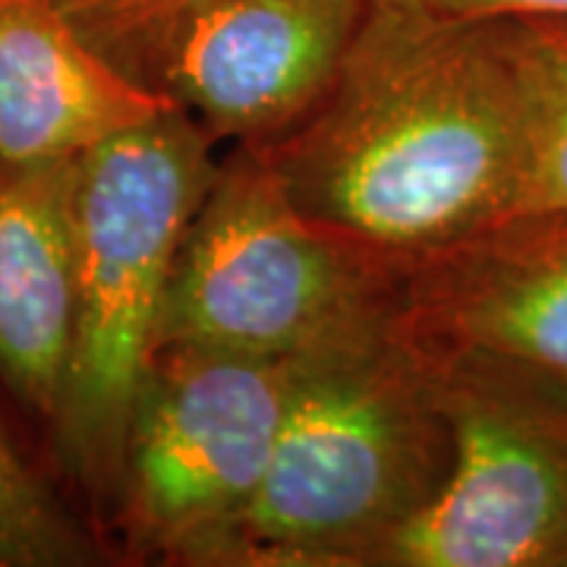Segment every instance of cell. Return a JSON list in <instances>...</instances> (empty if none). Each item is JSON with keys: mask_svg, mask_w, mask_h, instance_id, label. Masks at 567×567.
<instances>
[{"mask_svg": "<svg viewBox=\"0 0 567 567\" xmlns=\"http://www.w3.org/2000/svg\"><path fill=\"white\" fill-rule=\"evenodd\" d=\"M316 224L413 259L517 208L524 111L498 20L372 0L322 99L249 145Z\"/></svg>", "mask_w": 567, "mask_h": 567, "instance_id": "1", "label": "cell"}, {"mask_svg": "<svg viewBox=\"0 0 567 567\" xmlns=\"http://www.w3.org/2000/svg\"><path fill=\"white\" fill-rule=\"evenodd\" d=\"M451 457L435 385L391 331L297 360L262 483L196 565L365 567L439 495Z\"/></svg>", "mask_w": 567, "mask_h": 567, "instance_id": "2", "label": "cell"}, {"mask_svg": "<svg viewBox=\"0 0 567 567\" xmlns=\"http://www.w3.org/2000/svg\"><path fill=\"white\" fill-rule=\"evenodd\" d=\"M212 142L171 107L76 162V324L58 416L89 473L123 464L174 262L218 174Z\"/></svg>", "mask_w": 567, "mask_h": 567, "instance_id": "3", "label": "cell"}, {"mask_svg": "<svg viewBox=\"0 0 567 567\" xmlns=\"http://www.w3.org/2000/svg\"><path fill=\"white\" fill-rule=\"evenodd\" d=\"M401 259L316 224L240 145L183 237L158 344L306 360L391 331Z\"/></svg>", "mask_w": 567, "mask_h": 567, "instance_id": "4", "label": "cell"}, {"mask_svg": "<svg viewBox=\"0 0 567 567\" xmlns=\"http://www.w3.org/2000/svg\"><path fill=\"white\" fill-rule=\"evenodd\" d=\"M372 0H140L82 35L212 140L262 145L322 99Z\"/></svg>", "mask_w": 567, "mask_h": 567, "instance_id": "5", "label": "cell"}, {"mask_svg": "<svg viewBox=\"0 0 567 567\" xmlns=\"http://www.w3.org/2000/svg\"><path fill=\"white\" fill-rule=\"evenodd\" d=\"M293 369L297 360L215 347H162L152 357L121 464L136 543L196 565L262 483Z\"/></svg>", "mask_w": 567, "mask_h": 567, "instance_id": "6", "label": "cell"}, {"mask_svg": "<svg viewBox=\"0 0 567 567\" xmlns=\"http://www.w3.org/2000/svg\"><path fill=\"white\" fill-rule=\"evenodd\" d=\"M425 372L451 429V473L365 567H567L565 391L483 365Z\"/></svg>", "mask_w": 567, "mask_h": 567, "instance_id": "7", "label": "cell"}, {"mask_svg": "<svg viewBox=\"0 0 567 567\" xmlns=\"http://www.w3.org/2000/svg\"><path fill=\"white\" fill-rule=\"evenodd\" d=\"M391 334L425 365L567 394V212L524 208L401 259Z\"/></svg>", "mask_w": 567, "mask_h": 567, "instance_id": "8", "label": "cell"}, {"mask_svg": "<svg viewBox=\"0 0 567 567\" xmlns=\"http://www.w3.org/2000/svg\"><path fill=\"white\" fill-rule=\"evenodd\" d=\"M51 0H0V162H76L167 114Z\"/></svg>", "mask_w": 567, "mask_h": 567, "instance_id": "9", "label": "cell"}, {"mask_svg": "<svg viewBox=\"0 0 567 567\" xmlns=\"http://www.w3.org/2000/svg\"><path fill=\"white\" fill-rule=\"evenodd\" d=\"M76 162H0V372L51 416L76 324Z\"/></svg>", "mask_w": 567, "mask_h": 567, "instance_id": "10", "label": "cell"}, {"mask_svg": "<svg viewBox=\"0 0 567 567\" xmlns=\"http://www.w3.org/2000/svg\"><path fill=\"white\" fill-rule=\"evenodd\" d=\"M498 20L524 111V208L567 212V17Z\"/></svg>", "mask_w": 567, "mask_h": 567, "instance_id": "11", "label": "cell"}, {"mask_svg": "<svg viewBox=\"0 0 567 567\" xmlns=\"http://www.w3.org/2000/svg\"><path fill=\"white\" fill-rule=\"evenodd\" d=\"M76 543L32 476L0 439V565H58Z\"/></svg>", "mask_w": 567, "mask_h": 567, "instance_id": "12", "label": "cell"}, {"mask_svg": "<svg viewBox=\"0 0 567 567\" xmlns=\"http://www.w3.org/2000/svg\"><path fill=\"white\" fill-rule=\"evenodd\" d=\"M442 17L492 20V17H567V0H404Z\"/></svg>", "mask_w": 567, "mask_h": 567, "instance_id": "13", "label": "cell"}, {"mask_svg": "<svg viewBox=\"0 0 567 567\" xmlns=\"http://www.w3.org/2000/svg\"><path fill=\"white\" fill-rule=\"evenodd\" d=\"M54 7H61L63 13L70 17V22L85 32V29H92V25H99V22L111 20L114 13H121L126 7H133V3H140V0H51Z\"/></svg>", "mask_w": 567, "mask_h": 567, "instance_id": "14", "label": "cell"}]
</instances>
